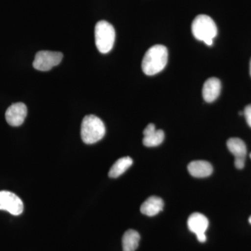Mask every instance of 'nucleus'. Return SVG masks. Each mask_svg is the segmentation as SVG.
<instances>
[{
	"instance_id": "nucleus-1",
	"label": "nucleus",
	"mask_w": 251,
	"mask_h": 251,
	"mask_svg": "<svg viewBox=\"0 0 251 251\" xmlns=\"http://www.w3.org/2000/svg\"><path fill=\"white\" fill-rule=\"evenodd\" d=\"M168 59V51L166 46L155 45L147 51L142 62L144 74L153 75L166 67Z\"/></svg>"
},
{
	"instance_id": "nucleus-2",
	"label": "nucleus",
	"mask_w": 251,
	"mask_h": 251,
	"mask_svg": "<svg viewBox=\"0 0 251 251\" xmlns=\"http://www.w3.org/2000/svg\"><path fill=\"white\" fill-rule=\"evenodd\" d=\"M191 30L194 37L202 41L207 46L213 44L214 38L217 36L218 29L215 22L207 15H198L193 20Z\"/></svg>"
},
{
	"instance_id": "nucleus-3",
	"label": "nucleus",
	"mask_w": 251,
	"mask_h": 251,
	"mask_svg": "<svg viewBox=\"0 0 251 251\" xmlns=\"http://www.w3.org/2000/svg\"><path fill=\"white\" fill-rule=\"evenodd\" d=\"M81 138L87 145L97 143L105 134L103 122L95 115H87L84 117L81 125Z\"/></svg>"
},
{
	"instance_id": "nucleus-4",
	"label": "nucleus",
	"mask_w": 251,
	"mask_h": 251,
	"mask_svg": "<svg viewBox=\"0 0 251 251\" xmlns=\"http://www.w3.org/2000/svg\"><path fill=\"white\" fill-rule=\"evenodd\" d=\"M95 43L99 52L106 54L113 48L115 41V30L110 23L100 21L95 26Z\"/></svg>"
},
{
	"instance_id": "nucleus-5",
	"label": "nucleus",
	"mask_w": 251,
	"mask_h": 251,
	"mask_svg": "<svg viewBox=\"0 0 251 251\" xmlns=\"http://www.w3.org/2000/svg\"><path fill=\"white\" fill-rule=\"evenodd\" d=\"M62 52L53 51L41 50L36 54L33 62L34 69L41 72H48L52 68L58 65L62 62Z\"/></svg>"
},
{
	"instance_id": "nucleus-6",
	"label": "nucleus",
	"mask_w": 251,
	"mask_h": 251,
	"mask_svg": "<svg viewBox=\"0 0 251 251\" xmlns=\"http://www.w3.org/2000/svg\"><path fill=\"white\" fill-rule=\"evenodd\" d=\"M24 204L15 193L7 191H0V210L8 211L14 216L22 214Z\"/></svg>"
},
{
	"instance_id": "nucleus-7",
	"label": "nucleus",
	"mask_w": 251,
	"mask_h": 251,
	"mask_svg": "<svg viewBox=\"0 0 251 251\" xmlns=\"http://www.w3.org/2000/svg\"><path fill=\"white\" fill-rule=\"evenodd\" d=\"M209 226L207 218L201 213H193L188 219V227L189 230L197 236L200 242H206L205 232Z\"/></svg>"
},
{
	"instance_id": "nucleus-8",
	"label": "nucleus",
	"mask_w": 251,
	"mask_h": 251,
	"mask_svg": "<svg viewBox=\"0 0 251 251\" xmlns=\"http://www.w3.org/2000/svg\"><path fill=\"white\" fill-rule=\"evenodd\" d=\"M227 147L229 151L235 158L234 165L237 169H243L245 166L246 156L247 149L245 143L240 138H229L227 142Z\"/></svg>"
},
{
	"instance_id": "nucleus-9",
	"label": "nucleus",
	"mask_w": 251,
	"mask_h": 251,
	"mask_svg": "<svg viewBox=\"0 0 251 251\" xmlns=\"http://www.w3.org/2000/svg\"><path fill=\"white\" fill-rule=\"evenodd\" d=\"M27 108L25 104L16 103L12 104L6 110L5 117L6 122L12 126L22 125L27 117Z\"/></svg>"
},
{
	"instance_id": "nucleus-10",
	"label": "nucleus",
	"mask_w": 251,
	"mask_h": 251,
	"mask_svg": "<svg viewBox=\"0 0 251 251\" xmlns=\"http://www.w3.org/2000/svg\"><path fill=\"white\" fill-rule=\"evenodd\" d=\"M143 145L148 148L158 146L163 143L165 138L164 132L156 130L153 124H150L143 131Z\"/></svg>"
},
{
	"instance_id": "nucleus-11",
	"label": "nucleus",
	"mask_w": 251,
	"mask_h": 251,
	"mask_svg": "<svg viewBox=\"0 0 251 251\" xmlns=\"http://www.w3.org/2000/svg\"><path fill=\"white\" fill-rule=\"evenodd\" d=\"M221 90V81L217 77L207 79L202 88V97L207 103L214 102L219 97Z\"/></svg>"
},
{
	"instance_id": "nucleus-12",
	"label": "nucleus",
	"mask_w": 251,
	"mask_h": 251,
	"mask_svg": "<svg viewBox=\"0 0 251 251\" xmlns=\"http://www.w3.org/2000/svg\"><path fill=\"white\" fill-rule=\"evenodd\" d=\"M188 171L194 177L204 178L212 174L213 167L208 161H194L188 164Z\"/></svg>"
},
{
	"instance_id": "nucleus-13",
	"label": "nucleus",
	"mask_w": 251,
	"mask_h": 251,
	"mask_svg": "<svg viewBox=\"0 0 251 251\" xmlns=\"http://www.w3.org/2000/svg\"><path fill=\"white\" fill-rule=\"evenodd\" d=\"M164 202L161 198L151 196L143 202L140 207L142 214L148 216H154L163 211Z\"/></svg>"
},
{
	"instance_id": "nucleus-14",
	"label": "nucleus",
	"mask_w": 251,
	"mask_h": 251,
	"mask_svg": "<svg viewBox=\"0 0 251 251\" xmlns=\"http://www.w3.org/2000/svg\"><path fill=\"white\" fill-rule=\"evenodd\" d=\"M140 240V234L133 229H128L122 238L123 251H135Z\"/></svg>"
},
{
	"instance_id": "nucleus-15",
	"label": "nucleus",
	"mask_w": 251,
	"mask_h": 251,
	"mask_svg": "<svg viewBox=\"0 0 251 251\" xmlns=\"http://www.w3.org/2000/svg\"><path fill=\"white\" fill-rule=\"evenodd\" d=\"M133 163V160L129 156L120 158L110 168L108 173L109 176L110 178L119 177L132 166Z\"/></svg>"
},
{
	"instance_id": "nucleus-16",
	"label": "nucleus",
	"mask_w": 251,
	"mask_h": 251,
	"mask_svg": "<svg viewBox=\"0 0 251 251\" xmlns=\"http://www.w3.org/2000/svg\"><path fill=\"white\" fill-rule=\"evenodd\" d=\"M244 115L245 116L248 125L251 128V104L248 105L244 109Z\"/></svg>"
},
{
	"instance_id": "nucleus-17",
	"label": "nucleus",
	"mask_w": 251,
	"mask_h": 251,
	"mask_svg": "<svg viewBox=\"0 0 251 251\" xmlns=\"http://www.w3.org/2000/svg\"><path fill=\"white\" fill-rule=\"evenodd\" d=\"M250 74L251 76V62H250Z\"/></svg>"
},
{
	"instance_id": "nucleus-18",
	"label": "nucleus",
	"mask_w": 251,
	"mask_h": 251,
	"mask_svg": "<svg viewBox=\"0 0 251 251\" xmlns=\"http://www.w3.org/2000/svg\"><path fill=\"white\" fill-rule=\"evenodd\" d=\"M249 223L251 224V216L250 218H249Z\"/></svg>"
},
{
	"instance_id": "nucleus-19",
	"label": "nucleus",
	"mask_w": 251,
	"mask_h": 251,
	"mask_svg": "<svg viewBox=\"0 0 251 251\" xmlns=\"http://www.w3.org/2000/svg\"><path fill=\"white\" fill-rule=\"evenodd\" d=\"M250 157H251V154H250Z\"/></svg>"
}]
</instances>
